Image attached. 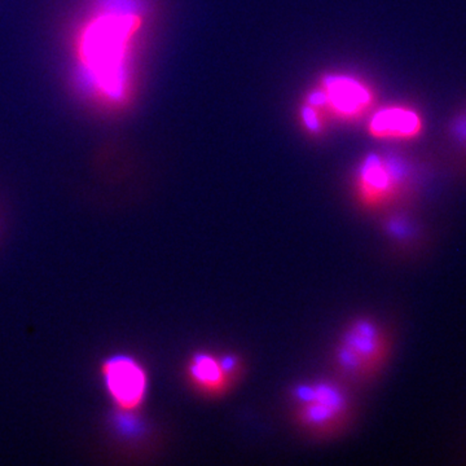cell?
I'll return each instance as SVG.
<instances>
[{
	"label": "cell",
	"instance_id": "obj_1",
	"mask_svg": "<svg viewBox=\"0 0 466 466\" xmlns=\"http://www.w3.org/2000/svg\"><path fill=\"white\" fill-rule=\"evenodd\" d=\"M146 16L143 0H95L75 36L79 84L108 108L124 106L133 92V55Z\"/></svg>",
	"mask_w": 466,
	"mask_h": 466
},
{
	"label": "cell",
	"instance_id": "obj_4",
	"mask_svg": "<svg viewBox=\"0 0 466 466\" xmlns=\"http://www.w3.org/2000/svg\"><path fill=\"white\" fill-rule=\"evenodd\" d=\"M299 422L314 431L341 425L349 410L348 397L332 382L302 383L293 392Z\"/></svg>",
	"mask_w": 466,
	"mask_h": 466
},
{
	"label": "cell",
	"instance_id": "obj_5",
	"mask_svg": "<svg viewBox=\"0 0 466 466\" xmlns=\"http://www.w3.org/2000/svg\"><path fill=\"white\" fill-rule=\"evenodd\" d=\"M104 388L121 412H134L142 407L148 392V375L137 359L116 354L101 363Z\"/></svg>",
	"mask_w": 466,
	"mask_h": 466
},
{
	"label": "cell",
	"instance_id": "obj_6",
	"mask_svg": "<svg viewBox=\"0 0 466 466\" xmlns=\"http://www.w3.org/2000/svg\"><path fill=\"white\" fill-rule=\"evenodd\" d=\"M187 370L188 379L201 392L223 394L238 376V361L231 355L216 357L210 352H198L189 360Z\"/></svg>",
	"mask_w": 466,
	"mask_h": 466
},
{
	"label": "cell",
	"instance_id": "obj_7",
	"mask_svg": "<svg viewBox=\"0 0 466 466\" xmlns=\"http://www.w3.org/2000/svg\"><path fill=\"white\" fill-rule=\"evenodd\" d=\"M327 106L334 115L354 118L366 112L373 103L372 91L366 85L349 76H328L323 81Z\"/></svg>",
	"mask_w": 466,
	"mask_h": 466
},
{
	"label": "cell",
	"instance_id": "obj_11",
	"mask_svg": "<svg viewBox=\"0 0 466 466\" xmlns=\"http://www.w3.org/2000/svg\"><path fill=\"white\" fill-rule=\"evenodd\" d=\"M302 121L311 133H319L321 130V126H323L317 108L309 106V104L302 108Z\"/></svg>",
	"mask_w": 466,
	"mask_h": 466
},
{
	"label": "cell",
	"instance_id": "obj_8",
	"mask_svg": "<svg viewBox=\"0 0 466 466\" xmlns=\"http://www.w3.org/2000/svg\"><path fill=\"white\" fill-rule=\"evenodd\" d=\"M424 131V118L410 106H386L370 122V133L381 139L412 140Z\"/></svg>",
	"mask_w": 466,
	"mask_h": 466
},
{
	"label": "cell",
	"instance_id": "obj_2",
	"mask_svg": "<svg viewBox=\"0 0 466 466\" xmlns=\"http://www.w3.org/2000/svg\"><path fill=\"white\" fill-rule=\"evenodd\" d=\"M357 184L359 198L364 207H391L413 191L416 171L406 159L370 155L359 168Z\"/></svg>",
	"mask_w": 466,
	"mask_h": 466
},
{
	"label": "cell",
	"instance_id": "obj_10",
	"mask_svg": "<svg viewBox=\"0 0 466 466\" xmlns=\"http://www.w3.org/2000/svg\"><path fill=\"white\" fill-rule=\"evenodd\" d=\"M388 228L390 229L391 235L400 241L413 242L419 238V228L407 217H391V219L389 220Z\"/></svg>",
	"mask_w": 466,
	"mask_h": 466
},
{
	"label": "cell",
	"instance_id": "obj_3",
	"mask_svg": "<svg viewBox=\"0 0 466 466\" xmlns=\"http://www.w3.org/2000/svg\"><path fill=\"white\" fill-rule=\"evenodd\" d=\"M390 345L389 334L381 325L372 319H360L342 334L336 350V361L346 375L368 379L385 366Z\"/></svg>",
	"mask_w": 466,
	"mask_h": 466
},
{
	"label": "cell",
	"instance_id": "obj_9",
	"mask_svg": "<svg viewBox=\"0 0 466 466\" xmlns=\"http://www.w3.org/2000/svg\"><path fill=\"white\" fill-rule=\"evenodd\" d=\"M447 134L456 149L466 157V106L458 110L450 119Z\"/></svg>",
	"mask_w": 466,
	"mask_h": 466
}]
</instances>
